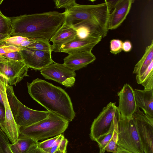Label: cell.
I'll return each instance as SVG.
<instances>
[{
  "instance_id": "cell-1",
  "label": "cell",
  "mask_w": 153,
  "mask_h": 153,
  "mask_svg": "<svg viewBox=\"0 0 153 153\" xmlns=\"http://www.w3.org/2000/svg\"><path fill=\"white\" fill-rule=\"evenodd\" d=\"M65 16L64 12L49 11L10 17L12 27L10 35L49 41L64 23Z\"/></svg>"
},
{
  "instance_id": "cell-2",
  "label": "cell",
  "mask_w": 153,
  "mask_h": 153,
  "mask_svg": "<svg viewBox=\"0 0 153 153\" xmlns=\"http://www.w3.org/2000/svg\"><path fill=\"white\" fill-rule=\"evenodd\" d=\"M31 97L48 111L57 114L69 122L75 116L71 98L59 87L39 78L27 83Z\"/></svg>"
},
{
  "instance_id": "cell-3",
  "label": "cell",
  "mask_w": 153,
  "mask_h": 153,
  "mask_svg": "<svg viewBox=\"0 0 153 153\" xmlns=\"http://www.w3.org/2000/svg\"><path fill=\"white\" fill-rule=\"evenodd\" d=\"M49 111L46 118L30 126L20 128V135L38 141L63 133L69 122L57 114Z\"/></svg>"
},
{
  "instance_id": "cell-4",
  "label": "cell",
  "mask_w": 153,
  "mask_h": 153,
  "mask_svg": "<svg viewBox=\"0 0 153 153\" xmlns=\"http://www.w3.org/2000/svg\"><path fill=\"white\" fill-rule=\"evenodd\" d=\"M64 24L73 27L84 22H89L96 27L100 25L102 14L99 9L93 5L76 3L65 9Z\"/></svg>"
},
{
  "instance_id": "cell-5",
  "label": "cell",
  "mask_w": 153,
  "mask_h": 153,
  "mask_svg": "<svg viewBox=\"0 0 153 153\" xmlns=\"http://www.w3.org/2000/svg\"><path fill=\"white\" fill-rule=\"evenodd\" d=\"M121 120V114L116 102H109L93 121L90 128V138L96 142L108 132L113 123Z\"/></svg>"
},
{
  "instance_id": "cell-6",
  "label": "cell",
  "mask_w": 153,
  "mask_h": 153,
  "mask_svg": "<svg viewBox=\"0 0 153 153\" xmlns=\"http://www.w3.org/2000/svg\"><path fill=\"white\" fill-rule=\"evenodd\" d=\"M117 146L133 153H144L134 118L118 123Z\"/></svg>"
},
{
  "instance_id": "cell-7",
  "label": "cell",
  "mask_w": 153,
  "mask_h": 153,
  "mask_svg": "<svg viewBox=\"0 0 153 153\" xmlns=\"http://www.w3.org/2000/svg\"><path fill=\"white\" fill-rule=\"evenodd\" d=\"M144 153H153V118L137 107L133 115Z\"/></svg>"
},
{
  "instance_id": "cell-8",
  "label": "cell",
  "mask_w": 153,
  "mask_h": 153,
  "mask_svg": "<svg viewBox=\"0 0 153 153\" xmlns=\"http://www.w3.org/2000/svg\"><path fill=\"white\" fill-rule=\"evenodd\" d=\"M45 79L56 82L67 87L73 86L75 82L76 74L63 64L54 62L40 70Z\"/></svg>"
},
{
  "instance_id": "cell-9",
  "label": "cell",
  "mask_w": 153,
  "mask_h": 153,
  "mask_svg": "<svg viewBox=\"0 0 153 153\" xmlns=\"http://www.w3.org/2000/svg\"><path fill=\"white\" fill-rule=\"evenodd\" d=\"M29 67L23 61L10 60L0 56V73L5 77L10 85H16L25 76H29Z\"/></svg>"
},
{
  "instance_id": "cell-10",
  "label": "cell",
  "mask_w": 153,
  "mask_h": 153,
  "mask_svg": "<svg viewBox=\"0 0 153 153\" xmlns=\"http://www.w3.org/2000/svg\"><path fill=\"white\" fill-rule=\"evenodd\" d=\"M4 84L1 89V93L3 98L5 110V118L0 128L4 133L9 140L13 144L17 141L20 134L19 128L17 125L11 109L6 93V85Z\"/></svg>"
},
{
  "instance_id": "cell-11",
  "label": "cell",
  "mask_w": 153,
  "mask_h": 153,
  "mask_svg": "<svg viewBox=\"0 0 153 153\" xmlns=\"http://www.w3.org/2000/svg\"><path fill=\"white\" fill-rule=\"evenodd\" d=\"M23 62L29 68L41 70L54 63L50 51L22 48L19 51Z\"/></svg>"
},
{
  "instance_id": "cell-12",
  "label": "cell",
  "mask_w": 153,
  "mask_h": 153,
  "mask_svg": "<svg viewBox=\"0 0 153 153\" xmlns=\"http://www.w3.org/2000/svg\"><path fill=\"white\" fill-rule=\"evenodd\" d=\"M49 113L48 111H37L29 108L18 100L16 112L13 116L20 128L30 126L46 118Z\"/></svg>"
},
{
  "instance_id": "cell-13",
  "label": "cell",
  "mask_w": 153,
  "mask_h": 153,
  "mask_svg": "<svg viewBox=\"0 0 153 153\" xmlns=\"http://www.w3.org/2000/svg\"><path fill=\"white\" fill-rule=\"evenodd\" d=\"M117 95L119 97L118 107L121 114V120L133 119V115L137 107L133 89L129 84H125L118 92Z\"/></svg>"
},
{
  "instance_id": "cell-14",
  "label": "cell",
  "mask_w": 153,
  "mask_h": 153,
  "mask_svg": "<svg viewBox=\"0 0 153 153\" xmlns=\"http://www.w3.org/2000/svg\"><path fill=\"white\" fill-rule=\"evenodd\" d=\"M133 0H118L110 13L108 22V30L115 29L126 18L131 9Z\"/></svg>"
},
{
  "instance_id": "cell-15",
  "label": "cell",
  "mask_w": 153,
  "mask_h": 153,
  "mask_svg": "<svg viewBox=\"0 0 153 153\" xmlns=\"http://www.w3.org/2000/svg\"><path fill=\"white\" fill-rule=\"evenodd\" d=\"M92 52H75L68 54L63 59V65L74 71L86 66L96 59Z\"/></svg>"
},
{
  "instance_id": "cell-16",
  "label": "cell",
  "mask_w": 153,
  "mask_h": 153,
  "mask_svg": "<svg viewBox=\"0 0 153 153\" xmlns=\"http://www.w3.org/2000/svg\"><path fill=\"white\" fill-rule=\"evenodd\" d=\"M76 36L74 28L64 23L50 40L53 42V51L60 52L62 46L74 40Z\"/></svg>"
},
{
  "instance_id": "cell-17",
  "label": "cell",
  "mask_w": 153,
  "mask_h": 153,
  "mask_svg": "<svg viewBox=\"0 0 153 153\" xmlns=\"http://www.w3.org/2000/svg\"><path fill=\"white\" fill-rule=\"evenodd\" d=\"M101 41L84 39L76 37L72 41L62 45L60 52L68 54L75 52H90L94 47Z\"/></svg>"
},
{
  "instance_id": "cell-18",
  "label": "cell",
  "mask_w": 153,
  "mask_h": 153,
  "mask_svg": "<svg viewBox=\"0 0 153 153\" xmlns=\"http://www.w3.org/2000/svg\"><path fill=\"white\" fill-rule=\"evenodd\" d=\"M137 107L140 108L145 114L153 118V89L134 90Z\"/></svg>"
},
{
  "instance_id": "cell-19",
  "label": "cell",
  "mask_w": 153,
  "mask_h": 153,
  "mask_svg": "<svg viewBox=\"0 0 153 153\" xmlns=\"http://www.w3.org/2000/svg\"><path fill=\"white\" fill-rule=\"evenodd\" d=\"M73 28L76 31V37L80 39L101 41L103 38L99 30L89 22H82Z\"/></svg>"
},
{
  "instance_id": "cell-20",
  "label": "cell",
  "mask_w": 153,
  "mask_h": 153,
  "mask_svg": "<svg viewBox=\"0 0 153 153\" xmlns=\"http://www.w3.org/2000/svg\"><path fill=\"white\" fill-rule=\"evenodd\" d=\"M153 61V41L146 48L144 53L140 59L134 66L133 73L136 76L141 75Z\"/></svg>"
},
{
  "instance_id": "cell-21",
  "label": "cell",
  "mask_w": 153,
  "mask_h": 153,
  "mask_svg": "<svg viewBox=\"0 0 153 153\" xmlns=\"http://www.w3.org/2000/svg\"><path fill=\"white\" fill-rule=\"evenodd\" d=\"M38 143L30 138L19 135L16 143L10 144V148L12 153H26Z\"/></svg>"
},
{
  "instance_id": "cell-22",
  "label": "cell",
  "mask_w": 153,
  "mask_h": 153,
  "mask_svg": "<svg viewBox=\"0 0 153 153\" xmlns=\"http://www.w3.org/2000/svg\"><path fill=\"white\" fill-rule=\"evenodd\" d=\"M120 121L113 123L108 132L96 142L99 148V153H105L106 151L105 147L112 137L114 130L118 126V123Z\"/></svg>"
},
{
  "instance_id": "cell-23",
  "label": "cell",
  "mask_w": 153,
  "mask_h": 153,
  "mask_svg": "<svg viewBox=\"0 0 153 153\" xmlns=\"http://www.w3.org/2000/svg\"><path fill=\"white\" fill-rule=\"evenodd\" d=\"M24 48L39 51H53V47L49 43V40L46 39H36L33 43Z\"/></svg>"
},
{
  "instance_id": "cell-24",
  "label": "cell",
  "mask_w": 153,
  "mask_h": 153,
  "mask_svg": "<svg viewBox=\"0 0 153 153\" xmlns=\"http://www.w3.org/2000/svg\"><path fill=\"white\" fill-rule=\"evenodd\" d=\"M12 27L10 17L4 15L0 10V33L10 34Z\"/></svg>"
},
{
  "instance_id": "cell-25",
  "label": "cell",
  "mask_w": 153,
  "mask_h": 153,
  "mask_svg": "<svg viewBox=\"0 0 153 153\" xmlns=\"http://www.w3.org/2000/svg\"><path fill=\"white\" fill-rule=\"evenodd\" d=\"M10 144L8 138L0 128V153H12Z\"/></svg>"
},
{
  "instance_id": "cell-26",
  "label": "cell",
  "mask_w": 153,
  "mask_h": 153,
  "mask_svg": "<svg viewBox=\"0 0 153 153\" xmlns=\"http://www.w3.org/2000/svg\"><path fill=\"white\" fill-rule=\"evenodd\" d=\"M118 127L114 130L112 137L105 147V150L108 152H114L117 149V141L118 137Z\"/></svg>"
},
{
  "instance_id": "cell-27",
  "label": "cell",
  "mask_w": 153,
  "mask_h": 153,
  "mask_svg": "<svg viewBox=\"0 0 153 153\" xmlns=\"http://www.w3.org/2000/svg\"><path fill=\"white\" fill-rule=\"evenodd\" d=\"M30 39H31L21 36H12L7 39L3 43L6 45H11L19 48V46L22 42Z\"/></svg>"
},
{
  "instance_id": "cell-28",
  "label": "cell",
  "mask_w": 153,
  "mask_h": 153,
  "mask_svg": "<svg viewBox=\"0 0 153 153\" xmlns=\"http://www.w3.org/2000/svg\"><path fill=\"white\" fill-rule=\"evenodd\" d=\"M59 135L48 139L41 142H38L37 146L39 149L47 152L55 145Z\"/></svg>"
},
{
  "instance_id": "cell-29",
  "label": "cell",
  "mask_w": 153,
  "mask_h": 153,
  "mask_svg": "<svg viewBox=\"0 0 153 153\" xmlns=\"http://www.w3.org/2000/svg\"><path fill=\"white\" fill-rule=\"evenodd\" d=\"M123 42L118 39H113L110 42V52L113 54H117L122 51Z\"/></svg>"
},
{
  "instance_id": "cell-30",
  "label": "cell",
  "mask_w": 153,
  "mask_h": 153,
  "mask_svg": "<svg viewBox=\"0 0 153 153\" xmlns=\"http://www.w3.org/2000/svg\"><path fill=\"white\" fill-rule=\"evenodd\" d=\"M21 49L22 48L2 43L0 45V56L11 52L20 51Z\"/></svg>"
},
{
  "instance_id": "cell-31",
  "label": "cell",
  "mask_w": 153,
  "mask_h": 153,
  "mask_svg": "<svg viewBox=\"0 0 153 153\" xmlns=\"http://www.w3.org/2000/svg\"><path fill=\"white\" fill-rule=\"evenodd\" d=\"M54 1L57 8L66 9L76 3L75 0H56Z\"/></svg>"
},
{
  "instance_id": "cell-32",
  "label": "cell",
  "mask_w": 153,
  "mask_h": 153,
  "mask_svg": "<svg viewBox=\"0 0 153 153\" xmlns=\"http://www.w3.org/2000/svg\"><path fill=\"white\" fill-rule=\"evenodd\" d=\"M1 56L10 60L23 61L22 57L19 51H16L6 53Z\"/></svg>"
},
{
  "instance_id": "cell-33",
  "label": "cell",
  "mask_w": 153,
  "mask_h": 153,
  "mask_svg": "<svg viewBox=\"0 0 153 153\" xmlns=\"http://www.w3.org/2000/svg\"><path fill=\"white\" fill-rule=\"evenodd\" d=\"M152 71H153V61L151 62L142 74L140 76H136L137 82L139 84H141L148 74Z\"/></svg>"
},
{
  "instance_id": "cell-34",
  "label": "cell",
  "mask_w": 153,
  "mask_h": 153,
  "mask_svg": "<svg viewBox=\"0 0 153 153\" xmlns=\"http://www.w3.org/2000/svg\"><path fill=\"white\" fill-rule=\"evenodd\" d=\"M68 142L67 139L63 136L59 143L58 149L63 153L66 152Z\"/></svg>"
},
{
  "instance_id": "cell-35",
  "label": "cell",
  "mask_w": 153,
  "mask_h": 153,
  "mask_svg": "<svg viewBox=\"0 0 153 153\" xmlns=\"http://www.w3.org/2000/svg\"><path fill=\"white\" fill-rule=\"evenodd\" d=\"M63 136V135L62 134L59 135L55 145L51 148L49 149L47 152L48 153H53L56 151L58 149L59 143Z\"/></svg>"
},
{
  "instance_id": "cell-36",
  "label": "cell",
  "mask_w": 153,
  "mask_h": 153,
  "mask_svg": "<svg viewBox=\"0 0 153 153\" xmlns=\"http://www.w3.org/2000/svg\"><path fill=\"white\" fill-rule=\"evenodd\" d=\"M132 45L131 42L129 40H126L123 42L122 44V50L124 52H130L132 49Z\"/></svg>"
},
{
  "instance_id": "cell-37",
  "label": "cell",
  "mask_w": 153,
  "mask_h": 153,
  "mask_svg": "<svg viewBox=\"0 0 153 153\" xmlns=\"http://www.w3.org/2000/svg\"><path fill=\"white\" fill-rule=\"evenodd\" d=\"M26 153H48L39 148L37 145L32 146Z\"/></svg>"
},
{
  "instance_id": "cell-38",
  "label": "cell",
  "mask_w": 153,
  "mask_h": 153,
  "mask_svg": "<svg viewBox=\"0 0 153 153\" xmlns=\"http://www.w3.org/2000/svg\"><path fill=\"white\" fill-rule=\"evenodd\" d=\"M5 118V110L4 107L0 103V125L4 123Z\"/></svg>"
},
{
  "instance_id": "cell-39",
  "label": "cell",
  "mask_w": 153,
  "mask_h": 153,
  "mask_svg": "<svg viewBox=\"0 0 153 153\" xmlns=\"http://www.w3.org/2000/svg\"><path fill=\"white\" fill-rule=\"evenodd\" d=\"M11 36L10 34L0 33V45L3 43L7 39Z\"/></svg>"
},
{
  "instance_id": "cell-40",
  "label": "cell",
  "mask_w": 153,
  "mask_h": 153,
  "mask_svg": "<svg viewBox=\"0 0 153 153\" xmlns=\"http://www.w3.org/2000/svg\"><path fill=\"white\" fill-rule=\"evenodd\" d=\"M113 153H133L123 148L118 147L116 151Z\"/></svg>"
},
{
  "instance_id": "cell-41",
  "label": "cell",
  "mask_w": 153,
  "mask_h": 153,
  "mask_svg": "<svg viewBox=\"0 0 153 153\" xmlns=\"http://www.w3.org/2000/svg\"><path fill=\"white\" fill-rule=\"evenodd\" d=\"M53 153H63L58 149Z\"/></svg>"
},
{
  "instance_id": "cell-42",
  "label": "cell",
  "mask_w": 153,
  "mask_h": 153,
  "mask_svg": "<svg viewBox=\"0 0 153 153\" xmlns=\"http://www.w3.org/2000/svg\"><path fill=\"white\" fill-rule=\"evenodd\" d=\"M3 1V0H0V5L1 4Z\"/></svg>"
},
{
  "instance_id": "cell-43",
  "label": "cell",
  "mask_w": 153,
  "mask_h": 153,
  "mask_svg": "<svg viewBox=\"0 0 153 153\" xmlns=\"http://www.w3.org/2000/svg\"><path fill=\"white\" fill-rule=\"evenodd\" d=\"M65 153H66V152H65Z\"/></svg>"
}]
</instances>
